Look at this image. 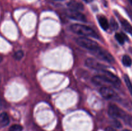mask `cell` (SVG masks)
<instances>
[{
    "label": "cell",
    "instance_id": "1",
    "mask_svg": "<svg viewBox=\"0 0 132 131\" xmlns=\"http://www.w3.org/2000/svg\"><path fill=\"white\" fill-rule=\"evenodd\" d=\"M70 29L73 33L84 37H90L98 38L99 36L96 32L88 26L80 24H73L70 26Z\"/></svg>",
    "mask_w": 132,
    "mask_h": 131
},
{
    "label": "cell",
    "instance_id": "2",
    "mask_svg": "<svg viewBox=\"0 0 132 131\" xmlns=\"http://www.w3.org/2000/svg\"><path fill=\"white\" fill-rule=\"evenodd\" d=\"M76 42L79 46L88 50L90 52L100 48L97 42L86 37H81L76 39Z\"/></svg>",
    "mask_w": 132,
    "mask_h": 131
},
{
    "label": "cell",
    "instance_id": "3",
    "mask_svg": "<svg viewBox=\"0 0 132 131\" xmlns=\"http://www.w3.org/2000/svg\"><path fill=\"white\" fill-rule=\"evenodd\" d=\"M91 53L99 60L107 62L108 63H113L115 62L113 57L108 51L101 48V47L97 50L91 51Z\"/></svg>",
    "mask_w": 132,
    "mask_h": 131
},
{
    "label": "cell",
    "instance_id": "4",
    "mask_svg": "<svg viewBox=\"0 0 132 131\" xmlns=\"http://www.w3.org/2000/svg\"><path fill=\"white\" fill-rule=\"evenodd\" d=\"M99 71L100 72V74L103 76L110 82V83L112 86H115V87H119L121 86V82L120 79L116 74L112 73V72L106 70L105 69H101Z\"/></svg>",
    "mask_w": 132,
    "mask_h": 131
},
{
    "label": "cell",
    "instance_id": "5",
    "mask_svg": "<svg viewBox=\"0 0 132 131\" xmlns=\"http://www.w3.org/2000/svg\"><path fill=\"white\" fill-rule=\"evenodd\" d=\"M108 114L113 118H121L123 119L125 116L127 114V113L122 110L121 108L117 106L116 104H111L110 105L108 109Z\"/></svg>",
    "mask_w": 132,
    "mask_h": 131
},
{
    "label": "cell",
    "instance_id": "6",
    "mask_svg": "<svg viewBox=\"0 0 132 131\" xmlns=\"http://www.w3.org/2000/svg\"><path fill=\"white\" fill-rule=\"evenodd\" d=\"M85 65L90 68V69H95L98 71L101 70V69H105L106 68L105 66L99 62L98 60H96L92 58H88V59H86V61H85Z\"/></svg>",
    "mask_w": 132,
    "mask_h": 131
},
{
    "label": "cell",
    "instance_id": "7",
    "mask_svg": "<svg viewBox=\"0 0 132 131\" xmlns=\"http://www.w3.org/2000/svg\"><path fill=\"white\" fill-rule=\"evenodd\" d=\"M100 94L103 98L108 100L114 99L117 97V95L111 87H102L100 89Z\"/></svg>",
    "mask_w": 132,
    "mask_h": 131
},
{
    "label": "cell",
    "instance_id": "8",
    "mask_svg": "<svg viewBox=\"0 0 132 131\" xmlns=\"http://www.w3.org/2000/svg\"><path fill=\"white\" fill-rule=\"evenodd\" d=\"M67 15L70 19H73V20L79 21L86 22V17L84 14L81 13L80 12L77 10H71L70 9L69 10L67 11Z\"/></svg>",
    "mask_w": 132,
    "mask_h": 131
},
{
    "label": "cell",
    "instance_id": "9",
    "mask_svg": "<svg viewBox=\"0 0 132 131\" xmlns=\"http://www.w3.org/2000/svg\"><path fill=\"white\" fill-rule=\"evenodd\" d=\"M67 5H68V6L71 10H77V11H79V10H82L84 9L83 5L82 3H81L80 2L75 1V0H72L70 2H68Z\"/></svg>",
    "mask_w": 132,
    "mask_h": 131
},
{
    "label": "cell",
    "instance_id": "10",
    "mask_svg": "<svg viewBox=\"0 0 132 131\" xmlns=\"http://www.w3.org/2000/svg\"><path fill=\"white\" fill-rule=\"evenodd\" d=\"M97 19L101 27L104 30L106 31L109 28L110 26L109 23H108V21L107 19V18L105 16H104V15H99L97 17Z\"/></svg>",
    "mask_w": 132,
    "mask_h": 131
},
{
    "label": "cell",
    "instance_id": "11",
    "mask_svg": "<svg viewBox=\"0 0 132 131\" xmlns=\"http://www.w3.org/2000/svg\"><path fill=\"white\" fill-rule=\"evenodd\" d=\"M10 119L9 115L6 113H2L0 114V127H6L9 124Z\"/></svg>",
    "mask_w": 132,
    "mask_h": 131
},
{
    "label": "cell",
    "instance_id": "12",
    "mask_svg": "<svg viewBox=\"0 0 132 131\" xmlns=\"http://www.w3.org/2000/svg\"><path fill=\"white\" fill-rule=\"evenodd\" d=\"M121 23L125 30L132 36V26L130 24V23L125 19H121Z\"/></svg>",
    "mask_w": 132,
    "mask_h": 131
},
{
    "label": "cell",
    "instance_id": "13",
    "mask_svg": "<svg viewBox=\"0 0 132 131\" xmlns=\"http://www.w3.org/2000/svg\"><path fill=\"white\" fill-rule=\"evenodd\" d=\"M115 37H116V40L121 44H123L125 42V41L126 40V39H127L126 36L122 33H116Z\"/></svg>",
    "mask_w": 132,
    "mask_h": 131
},
{
    "label": "cell",
    "instance_id": "14",
    "mask_svg": "<svg viewBox=\"0 0 132 131\" xmlns=\"http://www.w3.org/2000/svg\"><path fill=\"white\" fill-rule=\"evenodd\" d=\"M122 62L125 66L126 67H130L131 66V64H132V61H131V59L130 58V56L127 55H125L122 57Z\"/></svg>",
    "mask_w": 132,
    "mask_h": 131
},
{
    "label": "cell",
    "instance_id": "15",
    "mask_svg": "<svg viewBox=\"0 0 132 131\" xmlns=\"http://www.w3.org/2000/svg\"><path fill=\"white\" fill-rule=\"evenodd\" d=\"M124 80H125V82L126 83V86H127V88L128 89L129 91H130V94H131V95L132 96V83L130 78H129V77L127 74H125L124 76Z\"/></svg>",
    "mask_w": 132,
    "mask_h": 131
},
{
    "label": "cell",
    "instance_id": "16",
    "mask_svg": "<svg viewBox=\"0 0 132 131\" xmlns=\"http://www.w3.org/2000/svg\"><path fill=\"white\" fill-rule=\"evenodd\" d=\"M122 120L124 121L125 123L128 125L130 126V127H132V116L130 115V114H128L125 116V118H123Z\"/></svg>",
    "mask_w": 132,
    "mask_h": 131
},
{
    "label": "cell",
    "instance_id": "17",
    "mask_svg": "<svg viewBox=\"0 0 132 131\" xmlns=\"http://www.w3.org/2000/svg\"><path fill=\"white\" fill-rule=\"evenodd\" d=\"M24 56V52L22 50H19V51H16L14 55V57L15 58V60H20Z\"/></svg>",
    "mask_w": 132,
    "mask_h": 131
},
{
    "label": "cell",
    "instance_id": "18",
    "mask_svg": "<svg viewBox=\"0 0 132 131\" xmlns=\"http://www.w3.org/2000/svg\"><path fill=\"white\" fill-rule=\"evenodd\" d=\"M23 127L20 125H13L9 128V131H22Z\"/></svg>",
    "mask_w": 132,
    "mask_h": 131
},
{
    "label": "cell",
    "instance_id": "19",
    "mask_svg": "<svg viewBox=\"0 0 132 131\" xmlns=\"http://www.w3.org/2000/svg\"><path fill=\"white\" fill-rule=\"evenodd\" d=\"M110 26L114 30H117V28H118V24H117V23L116 22V21L114 19H113V18H112L110 20Z\"/></svg>",
    "mask_w": 132,
    "mask_h": 131
},
{
    "label": "cell",
    "instance_id": "20",
    "mask_svg": "<svg viewBox=\"0 0 132 131\" xmlns=\"http://www.w3.org/2000/svg\"><path fill=\"white\" fill-rule=\"evenodd\" d=\"M105 131H116V129H114V128H113V127H107L106 128Z\"/></svg>",
    "mask_w": 132,
    "mask_h": 131
},
{
    "label": "cell",
    "instance_id": "21",
    "mask_svg": "<svg viewBox=\"0 0 132 131\" xmlns=\"http://www.w3.org/2000/svg\"><path fill=\"white\" fill-rule=\"evenodd\" d=\"M85 1H86V2H87V3H90V2H92L93 0H85Z\"/></svg>",
    "mask_w": 132,
    "mask_h": 131
},
{
    "label": "cell",
    "instance_id": "22",
    "mask_svg": "<svg viewBox=\"0 0 132 131\" xmlns=\"http://www.w3.org/2000/svg\"><path fill=\"white\" fill-rule=\"evenodd\" d=\"M128 1H129V2L130 3L132 4V0H128Z\"/></svg>",
    "mask_w": 132,
    "mask_h": 131
},
{
    "label": "cell",
    "instance_id": "23",
    "mask_svg": "<svg viewBox=\"0 0 132 131\" xmlns=\"http://www.w3.org/2000/svg\"><path fill=\"white\" fill-rule=\"evenodd\" d=\"M123 131H130V130H124Z\"/></svg>",
    "mask_w": 132,
    "mask_h": 131
},
{
    "label": "cell",
    "instance_id": "24",
    "mask_svg": "<svg viewBox=\"0 0 132 131\" xmlns=\"http://www.w3.org/2000/svg\"><path fill=\"white\" fill-rule=\"evenodd\" d=\"M57 1H58V0H57Z\"/></svg>",
    "mask_w": 132,
    "mask_h": 131
}]
</instances>
